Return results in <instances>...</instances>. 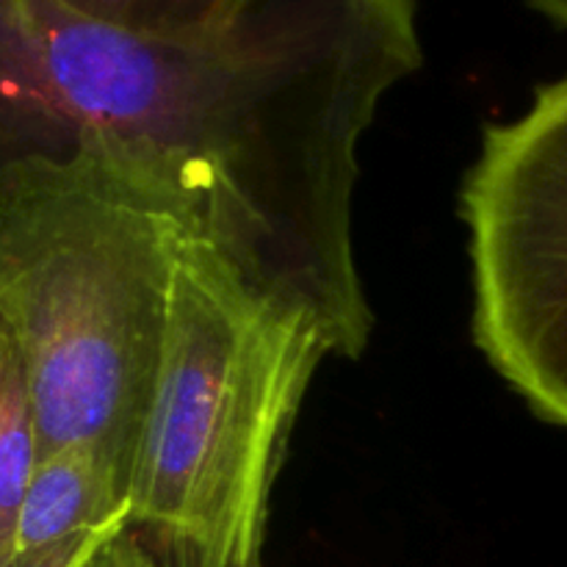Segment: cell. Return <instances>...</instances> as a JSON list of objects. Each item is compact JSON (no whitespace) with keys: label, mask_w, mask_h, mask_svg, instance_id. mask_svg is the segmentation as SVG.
Instances as JSON below:
<instances>
[{"label":"cell","mask_w":567,"mask_h":567,"mask_svg":"<svg viewBox=\"0 0 567 567\" xmlns=\"http://www.w3.org/2000/svg\"><path fill=\"white\" fill-rule=\"evenodd\" d=\"M421 59L419 0H252L197 44L0 0V136L9 155L92 150L136 172L252 286L308 310L332 354L360 358V142Z\"/></svg>","instance_id":"6da1fadb"},{"label":"cell","mask_w":567,"mask_h":567,"mask_svg":"<svg viewBox=\"0 0 567 567\" xmlns=\"http://www.w3.org/2000/svg\"><path fill=\"white\" fill-rule=\"evenodd\" d=\"M194 236L169 194L92 150L0 158V321L25 363L39 460L86 446L131 485Z\"/></svg>","instance_id":"7a4b0ae2"},{"label":"cell","mask_w":567,"mask_h":567,"mask_svg":"<svg viewBox=\"0 0 567 567\" xmlns=\"http://www.w3.org/2000/svg\"><path fill=\"white\" fill-rule=\"evenodd\" d=\"M324 354L308 310L188 238L131 474L127 532L155 565L264 567L271 491Z\"/></svg>","instance_id":"3957f363"},{"label":"cell","mask_w":567,"mask_h":567,"mask_svg":"<svg viewBox=\"0 0 567 567\" xmlns=\"http://www.w3.org/2000/svg\"><path fill=\"white\" fill-rule=\"evenodd\" d=\"M474 341L540 419L567 430V78L491 125L463 188Z\"/></svg>","instance_id":"277c9868"},{"label":"cell","mask_w":567,"mask_h":567,"mask_svg":"<svg viewBox=\"0 0 567 567\" xmlns=\"http://www.w3.org/2000/svg\"><path fill=\"white\" fill-rule=\"evenodd\" d=\"M131 524V485L94 449L39 460L6 567H89Z\"/></svg>","instance_id":"5b68a950"},{"label":"cell","mask_w":567,"mask_h":567,"mask_svg":"<svg viewBox=\"0 0 567 567\" xmlns=\"http://www.w3.org/2000/svg\"><path fill=\"white\" fill-rule=\"evenodd\" d=\"M89 25L153 42L197 44L230 31L252 0H48Z\"/></svg>","instance_id":"8992f818"},{"label":"cell","mask_w":567,"mask_h":567,"mask_svg":"<svg viewBox=\"0 0 567 567\" xmlns=\"http://www.w3.org/2000/svg\"><path fill=\"white\" fill-rule=\"evenodd\" d=\"M37 465L39 435L25 363L0 321V567L9 565L17 515Z\"/></svg>","instance_id":"52a82bcc"},{"label":"cell","mask_w":567,"mask_h":567,"mask_svg":"<svg viewBox=\"0 0 567 567\" xmlns=\"http://www.w3.org/2000/svg\"><path fill=\"white\" fill-rule=\"evenodd\" d=\"M89 567H158L153 563L147 551L138 546L136 537L131 532H125L122 537H116L97 559H94Z\"/></svg>","instance_id":"ba28073f"},{"label":"cell","mask_w":567,"mask_h":567,"mask_svg":"<svg viewBox=\"0 0 567 567\" xmlns=\"http://www.w3.org/2000/svg\"><path fill=\"white\" fill-rule=\"evenodd\" d=\"M524 3H529L532 9L546 14L548 20L559 22V25L567 28V0H524Z\"/></svg>","instance_id":"9c48e42d"}]
</instances>
